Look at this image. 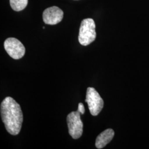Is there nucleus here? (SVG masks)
I'll use <instances>...</instances> for the list:
<instances>
[{"mask_svg":"<svg viewBox=\"0 0 149 149\" xmlns=\"http://www.w3.org/2000/svg\"><path fill=\"white\" fill-rule=\"evenodd\" d=\"M1 116L6 130L12 135L19 133L23 120L20 105L11 97L5 98L1 104Z\"/></svg>","mask_w":149,"mask_h":149,"instance_id":"1","label":"nucleus"},{"mask_svg":"<svg viewBox=\"0 0 149 149\" xmlns=\"http://www.w3.org/2000/svg\"><path fill=\"white\" fill-rule=\"evenodd\" d=\"M96 38V24L92 18L82 20L80 26L79 41L84 46H87L92 43Z\"/></svg>","mask_w":149,"mask_h":149,"instance_id":"2","label":"nucleus"},{"mask_svg":"<svg viewBox=\"0 0 149 149\" xmlns=\"http://www.w3.org/2000/svg\"><path fill=\"white\" fill-rule=\"evenodd\" d=\"M85 102L87 103L90 113L93 116H97L101 111L104 105L101 97L93 87L87 88Z\"/></svg>","mask_w":149,"mask_h":149,"instance_id":"3","label":"nucleus"},{"mask_svg":"<svg viewBox=\"0 0 149 149\" xmlns=\"http://www.w3.org/2000/svg\"><path fill=\"white\" fill-rule=\"evenodd\" d=\"M81 113L77 109L76 112H71L67 117L69 133L74 139H78L83 133V123L81 119Z\"/></svg>","mask_w":149,"mask_h":149,"instance_id":"4","label":"nucleus"},{"mask_svg":"<svg viewBox=\"0 0 149 149\" xmlns=\"http://www.w3.org/2000/svg\"><path fill=\"white\" fill-rule=\"evenodd\" d=\"M4 48L11 58L16 60L22 58L26 53L23 44L15 38H7L4 42Z\"/></svg>","mask_w":149,"mask_h":149,"instance_id":"5","label":"nucleus"},{"mask_svg":"<svg viewBox=\"0 0 149 149\" xmlns=\"http://www.w3.org/2000/svg\"><path fill=\"white\" fill-rule=\"evenodd\" d=\"M63 16V11L56 6H53L43 12V21L47 24L55 25L62 21Z\"/></svg>","mask_w":149,"mask_h":149,"instance_id":"6","label":"nucleus"},{"mask_svg":"<svg viewBox=\"0 0 149 149\" xmlns=\"http://www.w3.org/2000/svg\"><path fill=\"white\" fill-rule=\"evenodd\" d=\"M114 136V132L112 129H107L102 132L96 138L95 145L97 149H101L105 147L111 142Z\"/></svg>","mask_w":149,"mask_h":149,"instance_id":"7","label":"nucleus"},{"mask_svg":"<svg viewBox=\"0 0 149 149\" xmlns=\"http://www.w3.org/2000/svg\"><path fill=\"white\" fill-rule=\"evenodd\" d=\"M28 0H10L12 8L15 11H20L24 10L27 5Z\"/></svg>","mask_w":149,"mask_h":149,"instance_id":"8","label":"nucleus"},{"mask_svg":"<svg viewBox=\"0 0 149 149\" xmlns=\"http://www.w3.org/2000/svg\"><path fill=\"white\" fill-rule=\"evenodd\" d=\"M78 110L80 111V113L81 114H84L85 113V107L84 106L83 104V103H80L79 104V106H78Z\"/></svg>","mask_w":149,"mask_h":149,"instance_id":"9","label":"nucleus"}]
</instances>
